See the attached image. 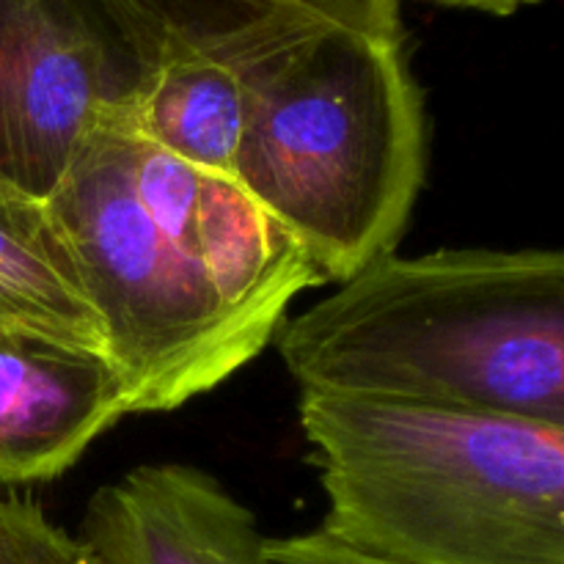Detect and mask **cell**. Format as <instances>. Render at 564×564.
<instances>
[{
	"instance_id": "9",
	"label": "cell",
	"mask_w": 564,
	"mask_h": 564,
	"mask_svg": "<svg viewBox=\"0 0 564 564\" xmlns=\"http://www.w3.org/2000/svg\"><path fill=\"white\" fill-rule=\"evenodd\" d=\"M0 564H99L80 538L55 527L31 499L0 494Z\"/></svg>"
},
{
	"instance_id": "7",
	"label": "cell",
	"mask_w": 564,
	"mask_h": 564,
	"mask_svg": "<svg viewBox=\"0 0 564 564\" xmlns=\"http://www.w3.org/2000/svg\"><path fill=\"white\" fill-rule=\"evenodd\" d=\"M124 416V386L105 356L0 341V482L58 477Z\"/></svg>"
},
{
	"instance_id": "5",
	"label": "cell",
	"mask_w": 564,
	"mask_h": 564,
	"mask_svg": "<svg viewBox=\"0 0 564 564\" xmlns=\"http://www.w3.org/2000/svg\"><path fill=\"white\" fill-rule=\"evenodd\" d=\"M163 50L147 0H0V182L47 202L94 132L132 127Z\"/></svg>"
},
{
	"instance_id": "6",
	"label": "cell",
	"mask_w": 564,
	"mask_h": 564,
	"mask_svg": "<svg viewBox=\"0 0 564 564\" xmlns=\"http://www.w3.org/2000/svg\"><path fill=\"white\" fill-rule=\"evenodd\" d=\"M80 540L99 564H262L268 538L218 479L158 463L97 490Z\"/></svg>"
},
{
	"instance_id": "8",
	"label": "cell",
	"mask_w": 564,
	"mask_h": 564,
	"mask_svg": "<svg viewBox=\"0 0 564 564\" xmlns=\"http://www.w3.org/2000/svg\"><path fill=\"white\" fill-rule=\"evenodd\" d=\"M0 341L105 356V334L47 204L0 182Z\"/></svg>"
},
{
	"instance_id": "3",
	"label": "cell",
	"mask_w": 564,
	"mask_h": 564,
	"mask_svg": "<svg viewBox=\"0 0 564 564\" xmlns=\"http://www.w3.org/2000/svg\"><path fill=\"white\" fill-rule=\"evenodd\" d=\"M323 529L391 564H564V424L301 397Z\"/></svg>"
},
{
	"instance_id": "10",
	"label": "cell",
	"mask_w": 564,
	"mask_h": 564,
	"mask_svg": "<svg viewBox=\"0 0 564 564\" xmlns=\"http://www.w3.org/2000/svg\"><path fill=\"white\" fill-rule=\"evenodd\" d=\"M259 3L297 11V14L364 33V36L386 39V42L405 39L400 0H259Z\"/></svg>"
},
{
	"instance_id": "11",
	"label": "cell",
	"mask_w": 564,
	"mask_h": 564,
	"mask_svg": "<svg viewBox=\"0 0 564 564\" xmlns=\"http://www.w3.org/2000/svg\"><path fill=\"white\" fill-rule=\"evenodd\" d=\"M262 564H391L341 543L323 527L295 538L264 540Z\"/></svg>"
},
{
	"instance_id": "4",
	"label": "cell",
	"mask_w": 564,
	"mask_h": 564,
	"mask_svg": "<svg viewBox=\"0 0 564 564\" xmlns=\"http://www.w3.org/2000/svg\"><path fill=\"white\" fill-rule=\"evenodd\" d=\"M196 182V169L110 124L77 149L44 202L102 325L130 416L174 411L259 356L198 262Z\"/></svg>"
},
{
	"instance_id": "12",
	"label": "cell",
	"mask_w": 564,
	"mask_h": 564,
	"mask_svg": "<svg viewBox=\"0 0 564 564\" xmlns=\"http://www.w3.org/2000/svg\"><path fill=\"white\" fill-rule=\"evenodd\" d=\"M424 3H438L449 6V9H471V11H485V14H512V11L523 9V6L543 3V0H424Z\"/></svg>"
},
{
	"instance_id": "1",
	"label": "cell",
	"mask_w": 564,
	"mask_h": 564,
	"mask_svg": "<svg viewBox=\"0 0 564 564\" xmlns=\"http://www.w3.org/2000/svg\"><path fill=\"white\" fill-rule=\"evenodd\" d=\"M224 36L246 83L235 176L325 281L394 251L427 163L402 42L237 0Z\"/></svg>"
},
{
	"instance_id": "2",
	"label": "cell",
	"mask_w": 564,
	"mask_h": 564,
	"mask_svg": "<svg viewBox=\"0 0 564 564\" xmlns=\"http://www.w3.org/2000/svg\"><path fill=\"white\" fill-rule=\"evenodd\" d=\"M279 328L303 391L564 424V253L372 259Z\"/></svg>"
}]
</instances>
